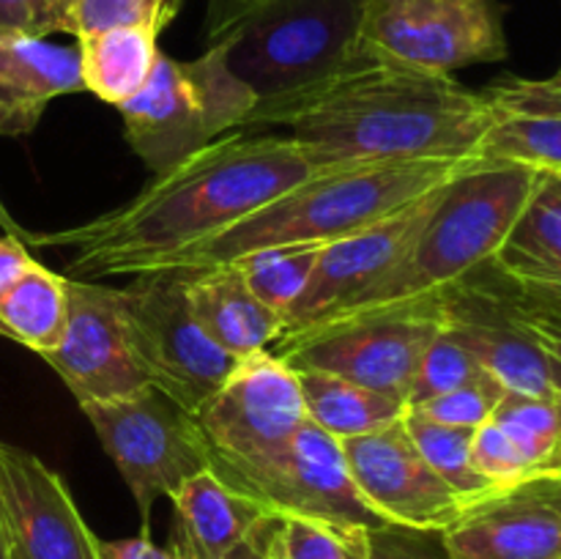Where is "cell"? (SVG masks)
Wrapping results in <instances>:
<instances>
[{"label":"cell","mask_w":561,"mask_h":559,"mask_svg":"<svg viewBox=\"0 0 561 559\" xmlns=\"http://www.w3.org/2000/svg\"><path fill=\"white\" fill-rule=\"evenodd\" d=\"M403 425L409 436L414 438L416 449L425 455L427 464L438 471L447 486H453L466 502H477V499L488 497L496 488L474 469L471 464V438H474V427H455L433 422L427 417L416 414V411H405Z\"/></svg>","instance_id":"f546056e"},{"label":"cell","mask_w":561,"mask_h":559,"mask_svg":"<svg viewBox=\"0 0 561 559\" xmlns=\"http://www.w3.org/2000/svg\"><path fill=\"white\" fill-rule=\"evenodd\" d=\"M493 107V124L480 146V157L529 164L561 173V113L559 110Z\"/></svg>","instance_id":"4316f807"},{"label":"cell","mask_w":561,"mask_h":559,"mask_svg":"<svg viewBox=\"0 0 561 559\" xmlns=\"http://www.w3.org/2000/svg\"><path fill=\"white\" fill-rule=\"evenodd\" d=\"M504 283H507L510 301H513L520 323H524L526 332L535 338V343L540 345L542 354H546L553 392L561 395V299L520 288V285H515L513 280L507 277H504Z\"/></svg>","instance_id":"836d02e7"},{"label":"cell","mask_w":561,"mask_h":559,"mask_svg":"<svg viewBox=\"0 0 561 559\" xmlns=\"http://www.w3.org/2000/svg\"><path fill=\"white\" fill-rule=\"evenodd\" d=\"M0 518L11 559H96V535L38 455L0 442Z\"/></svg>","instance_id":"2e32d148"},{"label":"cell","mask_w":561,"mask_h":559,"mask_svg":"<svg viewBox=\"0 0 561 559\" xmlns=\"http://www.w3.org/2000/svg\"><path fill=\"white\" fill-rule=\"evenodd\" d=\"M488 102L496 107L559 110L561 113V69L548 80H510L485 91Z\"/></svg>","instance_id":"8d00e7d4"},{"label":"cell","mask_w":561,"mask_h":559,"mask_svg":"<svg viewBox=\"0 0 561 559\" xmlns=\"http://www.w3.org/2000/svg\"><path fill=\"white\" fill-rule=\"evenodd\" d=\"M247 493L274 515H299L362 529L389 524L362 499L345 460L343 442L310 420L296 433L283 466Z\"/></svg>","instance_id":"e0dca14e"},{"label":"cell","mask_w":561,"mask_h":559,"mask_svg":"<svg viewBox=\"0 0 561 559\" xmlns=\"http://www.w3.org/2000/svg\"><path fill=\"white\" fill-rule=\"evenodd\" d=\"M82 88L121 107L140 93L159 58L157 33L148 27H110L77 36Z\"/></svg>","instance_id":"603a6c76"},{"label":"cell","mask_w":561,"mask_h":559,"mask_svg":"<svg viewBox=\"0 0 561 559\" xmlns=\"http://www.w3.org/2000/svg\"><path fill=\"white\" fill-rule=\"evenodd\" d=\"M96 559H184L179 548H162L140 532L137 537L126 540H102L96 537Z\"/></svg>","instance_id":"74e56055"},{"label":"cell","mask_w":561,"mask_h":559,"mask_svg":"<svg viewBox=\"0 0 561 559\" xmlns=\"http://www.w3.org/2000/svg\"><path fill=\"white\" fill-rule=\"evenodd\" d=\"M214 455V469L250 491L288 458L307 422L296 373L268 351L241 360L195 417Z\"/></svg>","instance_id":"52a82bcc"},{"label":"cell","mask_w":561,"mask_h":559,"mask_svg":"<svg viewBox=\"0 0 561 559\" xmlns=\"http://www.w3.org/2000/svg\"><path fill=\"white\" fill-rule=\"evenodd\" d=\"M0 230H5V236H16V239H22V241H25V236H27V230L22 228L14 217H11L3 201H0Z\"/></svg>","instance_id":"60d3db41"},{"label":"cell","mask_w":561,"mask_h":559,"mask_svg":"<svg viewBox=\"0 0 561 559\" xmlns=\"http://www.w3.org/2000/svg\"><path fill=\"white\" fill-rule=\"evenodd\" d=\"M493 124L485 91L447 75L359 60L310 91L257 104L241 129L288 126L321 170L480 157Z\"/></svg>","instance_id":"7a4b0ae2"},{"label":"cell","mask_w":561,"mask_h":559,"mask_svg":"<svg viewBox=\"0 0 561 559\" xmlns=\"http://www.w3.org/2000/svg\"><path fill=\"white\" fill-rule=\"evenodd\" d=\"M179 551L184 559H230L272 518L257 499L230 486L217 469H203L173 497Z\"/></svg>","instance_id":"d6986e66"},{"label":"cell","mask_w":561,"mask_h":559,"mask_svg":"<svg viewBox=\"0 0 561 559\" xmlns=\"http://www.w3.org/2000/svg\"><path fill=\"white\" fill-rule=\"evenodd\" d=\"M77 91H85L77 47L47 38H0V135H27L53 99Z\"/></svg>","instance_id":"ffe728a7"},{"label":"cell","mask_w":561,"mask_h":559,"mask_svg":"<svg viewBox=\"0 0 561 559\" xmlns=\"http://www.w3.org/2000/svg\"><path fill=\"white\" fill-rule=\"evenodd\" d=\"M55 3H58V5H60V9H64V11H66V14H69V5H71V0H55Z\"/></svg>","instance_id":"f6af8a7d"},{"label":"cell","mask_w":561,"mask_h":559,"mask_svg":"<svg viewBox=\"0 0 561 559\" xmlns=\"http://www.w3.org/2000/svg\"><path fill=\"white\" fill-rule=\"evenodd\" d=\"M310 153L283 135H230L153 175L129 203L58 233H27V244L71 247L66 277H137L179 252L214 239L239 219L316 179Z\"/></svg>","instance_id":"6da1fadb"},{"label":"cell","mask_w":561,"mask_h":559,"mask_svg":"<svg viewBox=\"0 0 561 559\" xmlns=\"http://www.w3.org/2000/svg\"><path fill=\"white\" fill-rule=\"evenodd\" d=\"M0 559H11V546H9V535H5L3 518H0Z\"/></svg>","instance_id":"ee69618b"},{"label":"cell","mask_w":561,"mask_h":559,"mask_svg":"<svg viewBox=\"0 0 561 559\" xmlns=\"http://www.w3.org/2000/svg\"><path fill=\"white\" fill-rule=\"evenodd\" d=\"M343 453L362 499L389 524L447 529L469 507L416 449L403 420L345 438Z\"/></svg>","instance_id":"5bb4252c"},{"label":"cell","mask_w":561,"mask_h":559,"mask_svg":"<svg viewBox=\"0 0 561 559\" xmlns=\"http://www.w3.org/2000/svg\"><path fill=\"white\" fill-rule=\"evenodd\" d=\"M327 244L318 241H305V244H277V247H263V250L247 252V255L230 261V266L244 277L250 285L252 294L288 318L299 296L310 285L312 272H316L321 252Z\"/></svg>","instance_id":"83f0119b"},{"label":"cell","mask_w":561,"mask_h":559,"mask_svg":"<svg viewBox=\"0 0 561 559\" xmlns=\"http://www.w3.org/2000/svg\"><path fill=\"white\" fill-rule=\"evenodd\" d=\"M36 263L16 236H0V294L11 288Z\"/></svg>","instance_id":"f35d334b"},{"label":"cell","mask_w":561,"mask_h":559,"mask_svg":"<svg viewBox=\"0 0 561 559\" xmlns=\"http://www.w3.org/2000/svg\"><path fill=\"white\" fill-rule=\"evenodd\" d=\"M535 486L540 488L542 493H548V497L561 507V480H535Z\"/></svg>","instance_id":"b9f144b4"},{"label":"cell","mask_w":561,"mask_h":559,"mask_svg":"<svg viewBox=\"0 0 561 559\" xmlns=\"http://www.w3.org/2000/svg\"><path fill=\"white\" fill-rule=\"evenodd\" d=\"M540 173L542 170L529 164L504 159H474L444 186L431 219L398 266L354 305L312 327L436 301L444 290L493 263L499 247L529 203Z\"/></svg>","instance_id":"277c9868"},{"label":"cell","mask_w":561,"mask_h":559,"mask_svg":"<svg viewBox=\"0 0 561 559\" xmlns=\"http://www.w3.org/2000/svg\"><path fill=\"white\" fill-rule=\"evenodd\" d=\"M181 0H71L66 33L110 31V27H148L159 36L179 14Z\"/></svg>","instance_id":"4dcf8cb0"},{"label":"cell","mask_w":561,"mask_h":559,"mask_svg":"<svg viewBox=\"0 0 561 559\" xmlns=\"http://www.w3.org/2000/svg\"><path fill=\"white\" fill-rule=\"evenodd\" d=\"M504 392L507 389L488 373V376L474 378V381L463 384V387L436 395V398L414 406L411 411H416V414L427 417L433 422H442V425L474 427L477 431V427L491 420L496 406L502 403Z\"/></svg>","instance_id":"d6a6232c"},{"label":"cell","mask_w":561,"mask_h":559,"mask_svg":"<svg viewBox=\"0 0 561 559\" xmlns=\"http://www.w3.org/2000/svg\"><path fill=\"white\" fill-rule=\"evenodd\" d=\"M121 307L148 384L192 417L201 414L241 360L219 349L192 316L184 272L137 274L129 288H121Z\"/></svg>","instance_id":"ba28073f"},{"label":"cell","mask_w":561,"mask_h":559,"mask_svg":"<svg viewBox=\"0 0 561 559\" xmlns=\"http://www.w3.org/2000/svg\"><path fill=\"white\" fill-rule=\"evenodd\" d=\"M438 321L507 392L551 395L548 360L520 323L507 283L493 269L482 266L436 299Z\"/></svg>","instance_id":"4fadbf2b"},{"label":"cell","mask_w":561,"mask_h":559,"mask_svg":"<svg viewBox=\"0 0 561 559\" xmlns=\"http://www.w3.org/2000/svg\"><path fill=\"white\" fill-rule=\"evenodd\" d=\"M482 376H488V370L474 360V354L442 329L422 354L420 370L409 389V409Z\"/></svg>","instance_id":"1f68e13d"},{"label":"cell","mask_w":561,"mask_h":559,"mask_svg":"<svg viewBox=\"0 0 561 559\" xmlns=\"http://www.w3.org/2000/svg\"><path fill=\"white\" fill-rule=\"evenodd\" d=\"M515 285L561 299V179L542 170L535 192L493 258Z\"/></svg>","instance_id":"7402d4cb"},{"label":"cell","mask_w":561,"mask_h":559,"mask_svg":"<svg viewBox=\"0 0 561 559\" xmlns=\"http://www.w3.org/2000/svg\"><path fill=\"white\" fill-rule=\"evenodd\" d=\"M255 104V93L211 44L195 60L159 53L146 85L118 110L126 142L159 175L244 124Z\"/></svg>","instance_id":"8992f818"},{"label":"cell","mask_w":561,"mask_h":559,"mask_svg":"<svg viewBox=\"0 0 561 559\" xmlns=\"http://www.w3.org/2000/svg\"><path fill=\"white\" fill-rule=\"evenodd\" d=\"M362 14L365 0H257L247 9L214 11L211 44L257 104H268L365 60Z\"/></svg>","instance_id":"5b68a950"},{"label":"cell","mask_w":561,"mask_h":559,"mask_svg":"<svg viewBox=\"0 0 561 559\" xmlns=\"http://www.w3.org/2000/svg\"><path fill=\"white\" fill-rule=\"evenodd\" d=\"M444 186L427 192L425 197L409 203L400 212L378 219L370 228L323 247L310 285H307L305 294L299 296L294 310L285 318L283 334L299 332V329L312 327V323L327 321L334 312L354 305L367 290L376 288L398 266L400 258L409 252V247L414 244L420 230L431 219Z\"/></svg>","instance_id":"9a60e30c"},{"label":"cell","mask_w":561,"mask_h":559,"mask_svg":"<svg viewBox=\"0 0 561 559\" xmlns=\"http://www.w3.org/2000/svg\"><path fill=\"white\" fill-rule=\"evenodd\" d=\"M453 559H561V507L535 482L471 502L444 529Z\"/></svg>","instance_id":"ac0fdd59"},{"label":"cell","mask_w":561,"mask_h":559,"mask_svg":"<svg viewBox=\"0 0 561 559\" xmlns=\"http://www.w3.org/2000/svg\"><path fill=\"white\" fill-rule=\"evenodd\" d=\"M66 332L42 360L58 373L77 403H113L148 387L146 373L131 349L121 288L71 277H66Z\"/></svg>","instance_id":"7c38bea8"},{"label":"cell","mask_w":561,"mask_h":559,"mask_svg":"<svg viewBox=\"0 0 561 559\" xmlns=\"http://www.w3.org/2000/svg\"><path fill=\"white\" fill-rule=\"evenodd\" d=\"M272 518H274V515H272ZM272 518H268V521H272ZM268 521H266V524H268ZM266 524H263V526H266ZM263 526H261V529H257V535H255V537H250V540H247L244 546H241L239 551H236L233 557H230V559H263V551H261Z\"/></svg>","instance_id":"ab89813d"},{"label":"cell","mask_w":561,"mask_h":559,"mask_svg":"<svg viewBox=\"0 0 561 559\" xmlns=\"http://www.w3.org/2000/svg\"><path fill=\"white\" fill-rule=\"evenodd\" d=\"M69 318V288L66 274L49 272L33 263L5 294H0V334L38 356L49 354L60 343Z\"/></svg>","instance_id":"d4e9b609"},{"label":"cell","mask_w":561,"mask_h":559,"mask_svg":"<svg viewBox=\"0 0 561 559\" xmlns=\"http://www.w3.org/2000/svg\"><path fill=\"white\" fill-rule=\"evenodd\" d=\"M80 409L129 486L142 532H148L157 499H173L190 477L214 466L211 447L195 417L151 384L124 400Z\"/></svg>","instance_id":"9c48e42d"},{"label":"cell","mask_w":561,"mask_h":559,"mask_svg":"<svg viewBox=\"0 0 561 559\" xmlns=\"http://www.w3.org/2000/svg\"><path fill=\"white\" fill-rule=\"evenodd\" d=\"M257 0H217V11H230V9H247V5H255Z\"/></svg>","instance_id":"7bdbcfd3"},{"label":"cell","mask_w":561,"mask_h":559,"mask_svg":"<svg viewBox=\"0 0 561 559\" xmlns=\"http://www.w3.org/2000/svg\"><path fill=\"white\" fill-rule=\"evenodd\" d=\"M263 559H365L367 529L329 521L274 515L263 526Z\"/></svg>","instance_id":"f1b7e54d"},{"label":"cell","mask_w":561,"mask_h":559,"mask_svg":"<svg viewBox=\"0 0 561 559\" xmlns=\"http://www.w3.org/2000/svg\"><path fill=\"white\" fill-rule=\"evenodd\" d=\"M365 559H453V554L444 540V529L381 524L367 529Z\"/></svg>","instance_id":"e575fe53"},{"label":"cell","mask_w":561,"mask_h":559,"mask_svg":"<svg viewBox=\"0 0 561 559\" xmlns=\"http://www.w3.org/2000/svg\"><path fill=\"white\" fill-rule=\"evenodd\" d=\"M557 175H559V179H561V173H557Z\"/></svg>","instance_id":"bcb514c9"},{"label":"cell","mask_w":561,"mask_h":559,"mask_svg":"<svg viewBox=\"0 0 561 559\" xmlns=\"http://www.w3.org/2000/svg\"><path fill=\"white\" fill-rule=\"evenodd\" d=\"M474 159H414V162L351 164L327 170L239 219L214 239L170 258L162 269L222 266L247 252L277 244H332L370 228L463 173ZM157 269V272H162Z\"/></svg>","instance_id":"3957f363"},{"label":"cell","mask_w":561,"mask_h":559,"mask_svg":"<svg viewBox=\"0 0 561 559\" xmlns=\"http://www.w3.org/2000/svg\"><path fill=\"white\" fill-rule=\"evenodd\" d=\"M66 33V11L55 0H0V38H47Z\"/></svg>","instance_id":"d590c367"},{"label":"cell","mask_w":561,"mask_h":559,"mask_svg":"<svg viewBox=\"0 0 561 559\" xmlns=\"http://www.w3.org/2000/svg\"><path fill=\"white\" fill-rule=\"evenodd\" d=\"M359 49L400 69L447 75L507 58L496 0H365Z\"/></svg>","instance_id":"30bf717a"},{"label":"cell","mask_w":561,"mask_h":559,"mask_svg":"<svg viewBox=\"0 0 561 559\" xmlns=\"http://www.w3.org/2000/svg\"><path fill=\"white\" fill-rule=\"evenodd\" d=\"M184 272L186 301L208 338L236 360H250L272 349L283 334V316L263 305L230 263Z\"/></svg>","instance_id":"44dd1931"},{"label":"cell","mask_w":561,"mask_h":559,"mask_svg":"<svg viewBox=\"0 0 561 559\" xmlns=\"http://www.w3.org/2000/svg\"><path fill=\"white\" fill-rule=\"evenodd\" d=\"M299 378L301 398H305L307 420L334 438L365 436L394 425L405 417L409 403L394 395L362 387L343 376L323 370H294Z\"/></svg>","instance_id":"cb8c5ba5"},{"label":"cell","mask_w":561,"mask_h":559,"mask_svg":"<svg viewBox=\"0 0 561 559\" xmlns=\"http://www.w3.org/2000/svg\"><path fill=\"white\" fill-rule=\"evenodd\" d=\"M491 420L513 444L526 482L561 480V395L504 392Z\"/></svg>","instance_id":"484cf974"},{"label":"cell","mask_w":561,"mask_h":559,"mask_svg":"<svg viewBox=\"0 0 561 559\" xmlns=\"http://www.w3.org/2000/svg\"><path fill=\"white\" fill-rule=\"evenodd\" d=\"M442 332L436 301L283 334L268 354L290 370H323L409 403L422 354Z\"/></svg>","instance_id":"8fae6325"}]
</instances>
